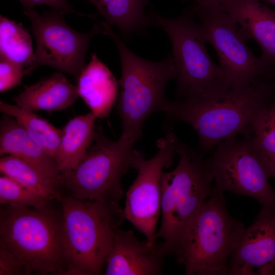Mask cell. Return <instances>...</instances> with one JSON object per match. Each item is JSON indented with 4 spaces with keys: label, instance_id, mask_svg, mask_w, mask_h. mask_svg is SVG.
I'll use <instances>...</instances> for the list:
<instances>
[{
    "label": "cell",
    "instance_id": "6da1fadb",
    "mask_svg": "<svg viewBox=\"0 0 275 275\" xmlns=\"http://www.w3.org/2000/svg\"><path fill=\"white\" fill-rule=\"evenodd\" d=\"M274 100L275 79H262L201 97L168 100L162 112L169 121L185 122L196 130L203 153L229 138L245 136L260 111Z\"/></svg>",
    "mask_w": 275,
    "mask_h": 275
},
{
    "label": "cell",
    "instance_id": "7a4b0ae2",
    "mask_svg": "<svg viewBox=\"0 0 275 275\" xmlns=\"http://www.w3.org/2000/svg\"><path fill=\"white\" fill-rule=\"evenodd\" d=\"M175 150L179 163L173 170L163 171L161 179V222L156 237L162 239L160 249L165 256H175L192 221L214 186L202 153L178 138Z\"/></svg>",
    "mask_w": 275,
    "mask_h": 275
},
{
    "label": "cell",
    "instance_id": "3957f363",
    "mask_svg": "<svg viewBox=\"0 0 275 275\" xmlns=\"http://www.w3.org/2000/svg\"><path fill=\"white\" fill-rule=\"evenodd\" d=\"M99 22L102 33L115 42L120 58L121 76L117 99V113L122 128L120 137L134 145L141 137L145 120L153 113L162 111L167 103L164 91L168 82L177 77L176 65L172 53L158 62L139 57L108 22Z\"/></svg>",
    "mask_w": 275,
    "mask_h": 275
},
{
    "label": "cell",
    "instance_id": "277c9868",
    "mask_svg": "<svg viewBox=\"0 0 275 275\" xmlns=\"http://www.w3.org/2000/svg\"><path fill=\"white\" fill-rule=\"evenodd\" d=\"M62 234L67 275L103 273L114 230L122 225L118 203L82 200L63 195Z\"/></svg>",
    "mask_w": 275,
    "mask_h": 275
},
{
    "label": "cell",
    "instance_id": "5b68a950",
    "mask_svg": "<svg viewBox=\"0 0 275 275\" xmlns=\"http://www.w3.org/2000/svg\"><path fill=\"white\" fill-rule=\"evenodd\" d=\"M0 245L24 264L30 274L67 275L61 208L2 205Z\"/></svg>",
    "mask_w": 275,
    "mask_h": 275
},
{
    "label": "cell",
    "instance_id": "8992f818",
    "mask_svg": "<svg viewBox=\"0 0 275 275\" xmlns=\"http://www.w3.org/2000/svg\"><path fill=\"white\" fill-rule=\"evenodd\" d=\"M224 193L214 185L175 255L186 275L229 274L231 256L245 228L229 213Z\"/></svg>",
    "mask_w": 275,
    "mask_h": 275
},
{
    "label": "cell",
    "instance_id": "52a82bcc",
    "mask_svg": "<svg viewBox=\"0 0 275 275\" xmlns=\"http://www.w3.org/2000/svg\"><path fill=\"white\" fill-rule=\"evenodd\" d=\"M150 18L151 24L163 30L171 41V53L177 69V100L203 96L226 88L222 70L208 54L205 32L200 23L195 22L191 9L173 19L155 14Z\"/></svg>",
    "mask_w": 275,
    "mask_h": 275
},
{
    "label": "cell",
    "instance_id": "ba28073f",
    "mask_svg": "<svg viewBox=\"0 0 275 275\" xmlns=\"http://www.w3.org/2000/svg\"><path fill=\"white\" fill-rule=\"evenodd\" d=\"M133 146L121 137L110 140L98 127L84 159L74 169L61 173L63 189L80 199L119 203Z\"/></svg>",
    "mask_w": 275,
    "mask_h": 275
},
{
    "label": "cell",
    "instance_id": "9c48e42d",
    "mask_svg": "<svg viewBox=\"0 0 275 275\" xmlns=\"http://www.w3.org/2000/svg\"><path fill=\"white\" fill-rule=\"evenodd\" d=\"M191 10L216 52L226 88L275 79V68L254 54L240 35L237 24L221 5L195 4Z\"/></svg>",
    "mask_w": 275,
    "mask_h": 275
},
{
    "label": "cell",
    "instance_id": "30bf717a",
    "mask_svg": "<svg viewBox=\"0 0 275 275\" xmlns=\"http://www.w3.org/2000/svg\"><path fill=\"white\" fill-rule=\"evenodd\" d=\"M23 13L30 20L36 42L34 60L24 69L25 75H30L40 66L47 65L71 74L77 81L85 67L90 40L102 33L99 22L89 32L82 33L67 24L64 16L70 14L67 11L53 9L41 14L32 9H24Z\"/></svg>",
    "mask_w": 275,
    "mask_h": 275
},
{
    "label": "cell",
    "instance_id": "8fae6325",
    "mask_svg": "<svg viewBox=\"0 0 275 275\" xmlns=\"http://www.w3.org/2000/svg\"><path fill=\"white\" fill-rule=\"evenodd\" d=\"M177 138L169 131L157 141L158 151L149 159H146L141 151L133 149L131 152L130 168L137 170L138 175L126 193L123 216L153 245L156 244V227L161 214V176L177 154Z\"/></svg>",
    "mask_w": 275,
    "mask_h": 275
},
{
    "label": "cell",
    "instance_id": "7c38bea8",
    "mask_svg": "<svg viewBox=\"0 0 275 275\" xmlns=\"http://www.w3.org/2000/svg\"><path fill=\"white\" fill-rule=\"evenodd\" d=\"M206 162L221 191L249 196L262 206L275 208L267 168L249 139L235 136L222 142Z\"/></svg>",
    "mask_w": 275,
    "mask_h": 275
},
{
    "label": "cell",
    "instance_id": "4fadbf2b",
    "mask_svg": "<svg viewBox=\"0 0 275 275\" xmlns=\"http://www.w3.org/2000/svg\"><path fill=\"white\" fill-rule=\"evenodd\" d=\"M229 274L275 275V208L263 206L245 228L231 256Z\"/></svg>",
    "mask_w": 275,
    "mask_h": 275
},
{
    "label": "cell",
    "instance_id": "5bb4252c",
    "mask_svg": "<svg viewBox=\"0 0 275 275\" xmlns=\"http://www.w3.org/2000/svg\"><path fill=\"white\" fill-rule=\"evenodd\" d=\"M165 255L160 245L137 240L131 230L116 228L105 262V275H161Z\"/></svg>",
    "mask_w": 275,
    "mask_h": 275
},
{
    "label": "cell",
    "instance_id": "9a60e30c",
    "mask_svg": "<svg viewBox=\"0 0 275 275\" xmlns=\"http://www.w3.org/2000/svg\"><path fill=\"white\" fill-rule=\"evenodd\" d=\"M245 41L255 40L261 57L275 68V10L258 0H229L222 4Z\"/></svg>",
    "mask_w": 275,
    "mask_h": 275
},
{
    "label": "cell",
    "instance_id": "2e32d148",
    "mask_svg": "<svg viewBox=\"0 0 275 275\" xmlns=\"http://www.w3.org/2000/svg\"><path fill=\"white\" fill-rule=\"evenodd\" d=\"M5 154L25 160L62 186L61 172L54 158L19 121L3 114L0 125V155Z\"/></svg>",
    "mask_w": 275,
    "mask_h": 275
},
{
    "label": "cell",
    "instance_id": "e0dca14e",
    "mask_svg": "<svg viewBox=\"0 0 275 275\" xmlns=\"http://www.w3.org/2000/svg\"><path fill=\"white\" fill-rule=\"evenodd\" d=\"M76 81L79 97L91 112L97 118L107 117L118 99L119 82L96 53L92 54Z\"/></svg>",
    "mask_w": 275,
    "mask_h": 275
},
{
    "label": "cell",
    "instance_id": "ac0fdd59",
    "mask_svg": "<svg viewBox=\"0 0 275 275\" xmlns=\"http://www.w3.org/2000/svg\"><path fill=\"white\" fill-rule=\"evenodd\" d=\"M78 97L77 86L63 74L57 72L26 87L13 99L16 105L26 111H54L67 108Z\"/></svg>",
    "mask_w": 275,
    "mask_h": 275
},
{
    "label": "cell",
    "instance_id": "d6986e66",
    "mask_svg": "<svg viewBox=\"0 0 275 275\" xmlns=\"http://www.w3.org/2000/svg\"><path fill=\"white\" fill-rule=\"evenodd\" d=\"M96 117L90 112L70 120L62 128L54 157L61 173L76 168L84 159L96 133Z\"/></svg>",
    "mask_w": 275,
    "mask_h": 275
},
{
    "label": "cell",
    "instance_id": "ffe728a7",
    "mask_svg": "<svg viewBox=\"0 0 275 275\" xmlns=\"http://www.w3.org/2000/svg\"><path fill=\"white\" fill-rule=\"evenodd\" d=\"M94 5L98 14L109 24L116 26L121 34L129 38L134 32L144 31L151 25L145 8L149 0H85Z\"/></svg>",
    "mask_w": 275,
    "mask_h": 275
},
{
    "label": "cell",
    "instance_id": "44dd1931",
    "mask_svg": "<svg viewBox=\"0 0 275 275\" xmlns=\"http://www.w3.org/2000/svg\"><path fill=\"white\" fill-rule=\"evenodd\" d=\"M0 171L50 201L60 202L62 198L63 188L60 183L19 157L12 155L1 157Z\"/></svg>",
    "mask_w": 275,
    "mask_h": 275
},
{
    "label": "cell",
    "instance_id": "7402d4cb",
    "mask_svg": "<svg viewBox=\"0 0 275 275\" xmlns=\"http://www.w3.org/2000/svg\"><path fill=\"white\" fill-rule=\"evenodd\" d=\"M0 57L23 67L33 62L32 41L28 32L20 23L0 15Z\"/></svg>",
    "mask_w": 275,
    "mask_h": 275
},
{
    "label": "cell",
    "instance_id": "603a6c76",
    "mask_svg": "<svg viewBox=\"0 0 275 275\" xmlns=\"http://www.w3.org/2000/svg\"><path fill=\"white\" fill-rule=\"evenodd\" d=\"M0 110L3 114L11 116L19 121L54 158L61 142L62 129L55 127L47 120L39 117L33 112L2 100L0 101Z\"/></svg>",
    "mask_w": 275,
    "mask_h": 275
},
{
    "label": "cell",
    "instance_id": "cb8c5ba5",
    "mask_svg": "<svg viewBox=\"0 0 275 275\" xmlns=\"http://www.w3.org/2000/svg\"><path fill=\"white\" fill-rule=\"evenodd\" d=\"M243 137L250 140L268 173L269 167L275 161V100L260 111Z\"/></svg>",
    "mask_w": 275,
    "mask_h": 275
},
{
    "label": "cell",
    "instance_id": "d4e9b609",
    "mask_svg": "<svg viewBox=\"0 0 275 275\" xmlns=\"http://www.w3.org/2000/svg\"><path fill=\"white\" fill-rule=\"evenodd\" d=\"M52 201H56L49 200L8 176L0 177L1 205L41 208L50 205Z\"/></svg>",
    "mask_w": 275,
    "mask_h": 275
},
{
    "label": "cell",
    "instance_id": "484cf974",
    "mask_svg": "<svg viewBox=\"0 0 275 275\" xmlns=\"http://www.w3.org/2000/svg\"><path fill=\"white\" fill-rule=\"evenodd\" d=\"M23 67L0 57V91L4 92L21 84Z\"/></svg>",
    "mask_w": 275,
    "mask_h": 275
},
{
    "label": "cell",
    "instance_id": "4316f807",
    "mask_svg": "<svg viewBox=\"0 0 275 275\" xmlns=\"http://www.w3.org/2000/svg\"><path fill=\"white\" fill-rule=\"evenodd\" d=\"M30 274L24 264L10 251L0 245V275Z\"/></svg>",
    "mask_w": 275,
    "mask_h": 275
},
{
    "label": "cell",
    "instance_id": "83f0119b",
    "mask_svg": "<svg viewBox=\"0 0 275 275\" xmlns=\"http://www.w3.org/2000/svg\"><path fill=\"white\" fill-rule=\"evenodd\" d=\"M24 9H32L36 5H47L55 10H64L70 14L74 13L80 16H88L96 19V16L92 14H84L74 10L68 4V0H19Z\"/></svg>",
    "mask_w": 275,
    "mask_h": 275
},
{
    "label": "cell",
    "instance_id": "f1b7e54d",
    "mask_svg": "<svg viewBox=\"0 0 275 275\" xmlns=\"http://www.w3.org/2000/svg\"><path fill=\"white\" fill-rule=\"evenodd\" d=\"M186 1V0H184ZM195 4L200 6L221 5L229 0H194Z\"/></svg>",
    "mask_w": 275,
    "mask_h": 275
},
{
    "label": "cell",
    "instance_id": "f546056e",
    "mask_svg": "<svg viewBox=\"0 0 275 275\" xmlns=\"http://www.w3.org/2000/svg\"><path fill=\"white\" fill-rule=\"evenodd\" d=\"M268 174L269 177H273L275 179V161L269 167Z\"/></svg>",
    "mask_w": 275,
    "mask_h": 275
},
{
    "label": "cell",
    "instance_id": "4dcf8cb0",
    "mask_svg": "<svg viewBox=\"0 0 275 275\" xmlns=\"http://www.w3.org/2000/svg\"><path fill=\"white\" fill-rule=\"evenodd\" d=\"M261 2H265L275 7V0H258Z\"/></svg>",
    "mask_w": 275,
    "mask_h": 275
}]
</instances>
